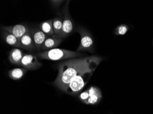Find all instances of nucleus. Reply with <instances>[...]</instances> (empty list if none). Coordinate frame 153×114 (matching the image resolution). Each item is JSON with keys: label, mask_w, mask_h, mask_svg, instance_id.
Returning a JSON list of instances; mask_svg holds the SVG:
<instances>
[{"label": "nucleus", "mask_w": 153, "mask_h": 114, "mask_svg": "<svg viewBox=\"0 0 153 114\" xmlns=\"http://www.w3.org/2000/svg\"><path fill=\"white\" fill-rule=\"evenodd\" d=\"M102 61L99 57L92 56L82 59L68 60L61 63L54 85L64 91L70 81L80 73L94 66H98Z\"/></svg>", "instance_id": "1"}, {"label": "nucleus", "mask_w": 153, "mask_h": 114, "mask_svg": "<svg viewBox=\"0 0 153 114\" xmlns=\"http://www.w3.org/2000/svg\"><path fill=\"white\" fill-rule=\"evenodd\" d=\"M98 66H94L78 74L73 78L64 91L70 95L79 92L85 86Z\"/></svg>", "instance_id": "2"}, {"label": "nucleus", "mask_w": 153, "mask_h": 114, "mask_svg": "<svg viewBox=\"0 0 153 114\" xmlns=\"http://www.w3.org/2000/svg\"><path fill=\"white\" fill-rule=\"evenodd\" d=\"M36 55L41 59L56 61L79 57L82 54L79 52L64 49H53L44 52H39Z\"/></svg>", "instance_id": "3"}, {"label": "nucleus", "mask_w": 153, "mask_h": 114, "mask_svg": "<svg viewBox=\"0 0 153 114\" xmlns=\"http://www.w3.org/2000/svg\"><path fill=\"white\" fill-rule=\"evenodd\" d=\"M69 3H70V1H67L65 6L62 9V12L64 16V19L63 20L62 33L59 37L62 39L68 36L73 31V28H74L72 19L68 10Z\"/></svg>", "instance_id": "4"}, {"label": "nucleus", "mask_w": 153, "mask_h": 114, "mask_svg": "<svg viewBox=\"0 0 153 114\" xmlns=\"http://www.w3.org/2000/svg\"><path fill=\"white\" fill-rule=\"evenodd\" d=\"M81 36V41L77 51H88L92 52L93 40L90 34L84 28L78 27L76 29Z\"/></svg>", "instance_id": "5"}, {"label": "nucleus", "mask_w": 153, "mask_h": 114, "mask_svg": "<svg viewBox=\"0 0 153 114\" xmlns=\"http://www.w3.org/2000/svg\"><path fill=\"white\" fill-rule=\"evenodd\" d=\"M20 65L27 70H34L40 67L42 64L38 61L36 56L26 54L24 55L21 61Z\"/></svg>", "instance_id": "6"}, {"label": "nucleus", "mask_w": 153, "mask_h": 114, "mask_svg": "<svg viewBox=\"0 0 153 114\" xmlns=\"http://www.w3.org/2000/svg\"><path fill=\"white\" fill-rule=\"evenodd\" d=\"M2 29L3 31L7 32L14 35L19 40L25 34L30 30L29 27L22 24L16 25L12 26H2Z\"/></svg>", "instance_id": "7"}, {"label": "nucleus", "mask_w": 153, "mask_h": 114, "mask_svg": "<svg viewBox=\"0 0 153 114\" xmlns=\"http://www.w3.org/2000/svg\"><path fill=\"white\" fill-rule=\"evenodd\" d=\"M31 32L37 49L39 51H41V46L48 37L40 30H31Z\"/></svg>", "instance_id": "8"}, {"label": "nucleus", "mask_w": 153, "mask_h": 114, "mask_svg": "<svg viewBox=\"0 0 153 114\" xmlns=\"http://www.w3.org/2000/svg\"><path fill=\"white\" fill-rule=\"evenodd\" d=\"M89 97L85 104H95L99 102L102 98L101 91L98 88L91 86L88 89Z\"/></svg>", "instance_id": "9"}, {"label": "nucleus", "mask_w": 153, "mask_h": 114, "mask_svg": "<svg viewBox=\"0 0 153 114\" xmlns=\"http://www.w3.org/2000/svg\"><path fill=\"white\" fill-rule=\"evenodd\" d=\"M20 43L22 49L29 51H32L36 49L33 39L31 30L20 39Z\"/></svg>", "instance_id": "10"}, {"label": "nucleus", "mask_w": 153, "mask_h": 114, "mask_svg": "<svg viewBox=\"0 0 153 114\" xmlns=\"http://www.w3.org/2000/svg\"><path fill=\"white\" fill-rule=\"evenodd\" d=\"M62 41V38L54 35L45 40L41 46V50L45 51L54 49L59 46Z\"/></svg>", "instance_id": "11"}, {"label": "nucleus", "mask_w": 153, "mask_h": 114, "mask_svg": "<svg viewBox=\"0 0 153 114\" xmlns=\"http://www.w3.org/2000/svg\"><path fill=\"white\" fill-rule=\"evenodd\" d=\"M24 55L23 52L20 49L14 48L9 53L8 59L13 64L20 65L21 61Z\"/></svg>", "instance_id": "12"}, {"label": "nucleus", "mask_w": 153, "mask_h": 114, "mask_svg": "<svg viewBox=\"0 0 153 114\" xmlns=\"http://www.w3.org/2000/svg\"><path fill=\"white\" fill-rule=\"evenodd\" d=\"M3 37L5 40V42L9 45L18 48H22L20 43V40L18 39L14 35L7 32L3 31Z\"/></svg>", "instance_id": "13"}, {"label": "nucleus", "mask_w": 153, "mask_h": 114, "mask_svg": "<svg viewBox=\"0 0 153 114\" xmlns=\"http://www.w3.org/2000/svg\"><path fill=\"white\" fill-rule=\"evenodd\" d=\"M39 28L40 30L42 31L48 37H51L54 35L52 19L45 21L40 23Z\"/></svg>", "instance_id": "14"}, {"label": "nucleus", "mask_w": 153, "mask_h": 114, "mask_svg": "<svg viewBox=\"0 0 153 114\" xmlns=\"http://www.w3.org/2000/svg\"><path fill=\"white\" fill-rule=\"evenodd\" d=\"M53 31L54 35L59 37L62 33L63 20L59 18H56L52 19Z\"/></svg>", "instance_id": "15"}, {"label": "nucleus", "mask_w": 153, "mask_h": 114, "mask_svg": "<svg viewBox=\"0 0 153 114\" xmlns=\"http://www.w3.org/2000/svg\"><path fill=\"white\" fill-rule=\"evenodd\" d=\"M27 71L26 68H17L10 70L8 72V75L10 78L14 80L20 79L25 75Z\"/></svg>", "instance_id": "16"}, {"label": "nucleus", "mask_w": 153, "mask_h": 114, "mask_svg": "<svg viewBox=\"0 0 153 114\" xmlns=\"http://www.w3.org/2000/svg\"><path fill=\"white\" fill-rule=\"evenodd\" d=\"M129 30V27L126 25L122 24L118 26L115 29L114 33L117 35H124Z\"/></svg>", "instance_id": "17"}, {"label": "nucleus", "mask_w": 153, "mask_h": 114, "mask_svg": "<svg viewBox=\"0 0 153 114\" xmlns=\"http://www.w3.org/2000/svg\"><path fill=\"white\" fill-rule=\"evenodd\" d=\"M79 97L82 102L85 103L89 97L88 90H87L81 93L80 95L79 96Z\"/></svg>", "instance_id": "18"}, {"label": "nucleus", "mask_w": 153, "mask_h": 114, "mask_svg": "<svg viewBox=\"0 0 153 114\" xmlns=\"http://www.w3.org/2000/svg\"><path fill=\"white\" fill-rule=\"evenodd\" d=\"M63 1H51V2L55 7H58L63 2Z\"/></svg>", "instance_id": "19"}, {"label": "nucleus", "mask_w": 153, "mask_h": 114, "mask_svg": "<svg viewBox=\"0 0 153 114\" xmlns=\"http://www.w3.org/2000/svg\"></svg>", "instance_id": "20"}]
</instances>
